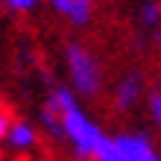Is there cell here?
Wrapping results in <instances>:
<instances>
[{"mask_svg": "<svg viewBox=\"0 0 161 161\" xmlns=\"http://www.w3.org/2000/svg\"><path fill=\"white\" fill-rule=\"evenodd\" d=\"M44 108H50V111L59 114L62 141L70 144L76 158H94L97 149L103 147V141L108 138L106 132L88 117V111L79 106V97L73 94V88H53V94H47Z\"/></svg>", "mask_w": 161, "mask_h": 161, "instance_id": "obj_1", "label": "cell"}, {"mask_svg": "<svg viewBox=\"0 0 161 161\" xmlns=\"http://www.w3.org/2000/svg\"><path fill=\"white\" fill-rule=\"evenodd\" d=\"M64 68L70 76V88L76 97H100L103 94V64L82 41H68L64 44Z\"/></svg>", "mask_w": 161, "mask_h": 161, "instance_id": "obj_2", "label": "cell"}, {"mask_svg": "<svg viewBox=\"0 0 161 161\" xmlns=\"http://www.w3.org/2000/svg\"><path fill=\"white\" fill-rule=\"evenodd\" d=\"M111 147H114L117 161H153L155 158V147L149 141V135H144V132L111 135Z\"/></svg>", "mask_w": 161, "mask_h": 161, "instance_id": "obj_3", "label": "cell"}, {"mask_svg": "<svg viewBox=\"0 0 161 161\" xmlns=\"http://www.w3.org/2000/svg\"><path fill=\"white\" fill-rule=\"evenodd\" d=\"M141 100H144V76L138 70L120 76L117 85H114V108L117 111H132Z\"/></svg>", "mask_w": 161, "mask_h": 161, "instance_id": "obj_4", "label": "cell"}, {"mask_svg": "<svg viewBox=\"0 0 161 161\" xmlns=\"http://www.w3.org/2000/svg\"><path fill=\"white\" fill-rule=\"evenodd\" d=\"M56 15H62L70 26H88L94 18V0H50Z\"/></svg>", "mask_w": 161, "mask_h": 161, "instance_id": "obj_5", "label": "cell"}, {"mask_svg": "<svg viewBox=\"0 0 161 161\" xmlns=\"http://www.w3.org/2000/svg\"><path fill=\"white\" fill-rule=\"evenodd\" d=\"M35 141H38V132H35L32 123H26V120H15V123H9L3 144H6L9 149H21V153H26V149H32V147H35Z\"/></svg>", "mask_w": 161, "mask_h": 161, "instance_id": "obj_6", "label": "cell"}, {"mask_svg": "<svg viewBox=\"0 0 161 161\" xmlns=\"http://www.w3.org/2000/svg\"><path fill=\"white\" fill-rule=\"evenodd\" d=\"M138 21L147 26V30H158L161 26V3H155V0H144L138 9Z\"/></svg>", "mask_w": 161, "mask_h": 161, "instance_id": "obj_7", "label": "cell"}, {"mask_svg": "<svg viewBox=\"0 0 161 161\" xmlns=\"http://www.w3.org/2000/svg\"><path fill=\"white\" fill-rule=\"evenodd\" d=\"M147 114H149V120H153V126L161 129V88L147 94Z\"/></svg>", "mask_w": 161, "mask_h": 161, "instance_id": "obj_8", "label": "cell"}, {"mask_svg": "<svg viewBox=\"0 0 161 161\" xmlns=\"http://www.w3.org/2000/svg\"><path fill=\"white\" fill-rule=\"evenodd\" d=\"M41 3H44V0H3V6L9 9V12H18V15L32 12V9H38Z\"/></svg>", "mask_w": 161, "mask_h": 161, "instance_id": "obj_9", "label": "cell"}, {"mask_svg": "<svg viewBox=\"0 0 161 161\" xmlns=\"http://www.w3.org/2000/svg\"><path fill=\"white\" fill-rule=\"evenodd\" d=\"M6 129H9V114H6V111H0V141L6 138Z\"/></svg>", "mask_w": 161, "mask_h": 161, "instance_id": "obj_10", "label": "cell"}, {"mask_svg": "<svg viewBox=\"0 0 161 161\" xmlns=\"http://www.w3.org/2000/svg\"><path fill=\"white\" fill-rule=\"evenodd\" d=\"M153 41L161 47V26H158V30H153Z\"/></svg>", "mask_w": 161, "mask_h": 161, "instance_id": "obj_11", "label": "cell"}, {"mask_svg": "<svg viewBox=\"0 0 161 161\" xmlns=\"http://www.w3.org/2000/svg\"><path fill=\"white\" fill-rule=\"evenodd\" d=\"M153 161H161V158H158V155H155V158H153Z\"/></svg>", "mask_w": 161, "mask_h": 161, "instance_id": "obj_12", "label": "cell"}]
</instances>
